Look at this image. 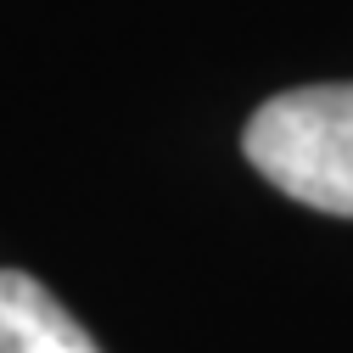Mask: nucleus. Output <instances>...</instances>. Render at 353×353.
Listing matches in <instances>:
<instances>
[{
	"instance_id": "obj_2",
	"label": "nucleus",
	"mask_w": 353,
	"mask_h": 353,
	"mask_svg": "<svg viewBox=\"0 0 353 353\" xmlns=\"http://www.w3.org/2000/svg\"><path fill=\"white\" fill-rule=\"evenodd\" d=\"M0 353H101V347L34 275L0 270Z\"/></svg>"
},
{
	"instance_id": "obj_1",
	"label": "nucleus",
	"mask_w": 353,
	"mask_h": 353,
	"mask_svg": "<svg viewBox=\"0 0 353 353\" xmlns=\"http://www.w3.org/2000/svg\"><path fill=\"white\" fill-rule=\"evenodd\" d=\"M241 152L292 202L353 219V84H297L263 101Z\"/></svg>"
}]
</instances>
